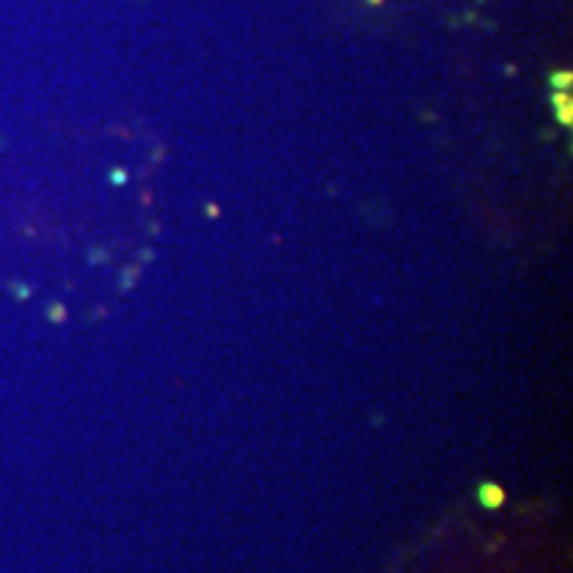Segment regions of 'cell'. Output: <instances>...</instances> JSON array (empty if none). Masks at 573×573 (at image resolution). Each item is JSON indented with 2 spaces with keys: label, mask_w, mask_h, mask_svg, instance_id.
Returning <instances> with one entry per match:
<instances>
[{
  "label": "cell",
  "mask_w": 573,
  "mask_h": 573,
  "mask_svg": "<svg viewBox=\"0 0 573 573\" xmlns=\"http://www.w3.org/2000/svg\"><path fill=\"white\" fill-rule=\"evenodd\" d=\"M478 502H480L483 507L493 509L504 502V493H502L499 486H493V483H483V486L478 489Z\"/></svg>",
  "instance_id": "cell-1"
}]
</instances>
